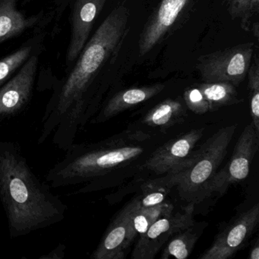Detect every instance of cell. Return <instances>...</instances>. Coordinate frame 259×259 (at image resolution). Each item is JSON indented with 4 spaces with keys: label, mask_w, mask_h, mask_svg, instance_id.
<instances>
[{
    "label": "cell",
    "mask_w": 259,
    "mask_h": 259,
    "mask_svg": "<svg viewBox=\"0 0 259 259\" xmlns=\"http://www.w3.org/2000/svg\"><path fill=\"white\" fill-rule=\"evenodd\" d=\"M127 7L115 8L100 25L61 89L50 101L41 119L39 145L51 139L66 151L96 110L90 89L95 77L109 60L113 61L130 31Z\"/></svg>",
    "instance_id": "cell-1"
},
{
    "label": "cell",
    "mask_w": 259,
    "mask_h": 259,
    "mask_svg": "<svg viewBox=\"0 0 259 259\" xmlns=\"http://www.w3.org/2000/svg\"><path fill=\"white\" fill-rule=\"evenodd\" d=\"M0 201L11 239L59 224L68 206L40 181L19 144L0 140Z\"/></svg>",
    "instance_id": "cell-2"
},
{
    "label": "cell",
    "mask_w": 259,
    "mask_h": 259,
    "mask_svg": "<svg viewBox=\"0 0 259 259\" xmlns=\"http://www.w3.org/2000/svg\"><path fill=\"white\" fill-rule=\"evenodd\" d=\"M148 137L145 134L134 135L125 139L114 138L98 143H73L65 151L63 158L47 172L46 183L51 188L70 187L86 183L91 184L113 169L138 158L143 153L144 148L130 143L145 140Z\"/></svg>",
    "instance_id": "cell-3"
},
{
    "label": "cell",
    "mask_w": 259,
    "mask_h": 259,
    "mask_svg": "<svg viewBox=\"0 0 259 259\" xmlns=\"http://www.w3.org/2000/svg\"><path fill=\"white\" fill-rule=\"evenodd\" d=\"M236 130V125H231L218 130L196 151L192 163L179 172L176 185L185 199L198 201L204 198V192L224 160Z\"/></svg>",
    "instance_id": "cell-4"
},
{
    "label": "cell",
    "mask_w": 259,
    "mask_h": 259,
    "mask_svg": "<svg viewBox=\"0 0 259 259\" xmlns=\"http://www.w3.org/2000/svg\"><path fill=\"white\" fill-rule=\"evenodd\" d=\"M255 51L254 43L216 51L198 59L197 70L204 82H228L238 86L247 76Z\"/></svg>",
    "instance_id": "cell-5"
},
{
    "label": "cell",
    "mask_w": 259,
    "mask_h": 259,
    "mask_svg": "<svg viewBox=\"0 0 259 259\" xmlns=\"http://www.w3.org/2000/svg\"><path fill=\"white\" fill-rule=\"evenodd\" d=\"M258 147L259 134L251 122L245 125L239 136L230 162L210 180L204 198L212 194L223 195L231 185L246 179Z\"/></svg>",
    "instance_id": "cell-6"
},
{
    "label": "cell",
    "mask_w": 259,
    "mask_h": 259,
    "mask_svg": "<svg viewBox=\"0 0 259 259\" xmlns=\"http://www.w3.org/2000/svg\"><path fill=\"white\" fill-rule=\"evenodd\" d=\"M194 204L183 210L166 213L155 221L139 236L133 251V259H153L175 233L193 224Z\"/></svg>",
    "instance_id": "cell-7"
},
{
    "label": "cell",
    "mask_w": 259,
    "mask_h": 259,
    "mask_svg": "<svg viewBox=\"0 0 259 259\" xmlns=\"http://www.w3.org/2000/svg\"><path fill=\"white\" fill-rule=\"evenodd\" d=\"M204 128L192 130L157 148L145 161V166L157 175L184 169L193 161V150L202 137Z\"/></svg>",
    "instance_id": "cell-8"
},
{
    "label": "cell",
    "mask_w": 259,
    "mask_h": 259,
    "mask_svg": "<svg viewBox=\"0 0 259 259\" xmlns=\"http://www.w3.org/2000/svg\"><path fill=\"white\" fill-rule=\"evenodd\" d=\"M259 222V205L254 204L241 213L230 225L220 232L208 249L199 259H228L243 248Z\"/></svg>",
    "instance_id": "cell-9"
},
{
    "label": "cell",
    "mask_w": 259,
    "mask_h": 259,
    "mask_svg": "<svg viewBox=\"0 0 259 259\" xmlns=\"http://www.w3.org/2000/svg\"><path fill=\"white\" fill-rule=\"evenodd\" d=\"M38 58L33 56L5 85L0 89V119L13 117L26 107L31 98Z\"/></svg>",
    "instance_id": "cell-10"
},
{
    "label": "cell",
    "mask_w": 259,
    "mask_h": 259,
    "mask_svg": "<svg viewBox=\"0 0 259 259\" xmlns=\"http://www.w3.org/2000/svg\"><path fill=\"white\" fill-rule=\"evenodd\" d=\"M192 0H162L145 25L139 41V55L149 53L169 32Z\"/></svg>",
    "instance_id": "cell-11"
},
{
    "label": "cell",
    "mask_w": 259,
    "mask_h": 259,
    "mask_svg": "<svg viewBox=\"0 0 259 259\" xmlns=\"http://www.w3.org/2000/svg\"><path fill=\"white\" fill-rule=\"evenodd\" d=\"M139 197L128 203L110 224L101 242L93 251V259H123L132 242L128 239V227L132 213Z\"/></svg>",
    "instance_id": "cell-12"
},
{
    "label": "cell",
    "mask_w": 259,
    "mask_h": 259,
    "mask_svg": "<svg viewBox=\"0 0 259 259\" xmlns=\"http://www.w3.org/2000/svg\"><path fill=\"white\" fill-rule=\"evenodd\" d=\"M107 0H76L72 17V33L67 60L72 62L81 54L98 15Z\"/></svg>",
    "instance_id": "cell-13"
},
{
    "label": "cell",
    "mask_w": 259,
    "mask_h": 259,
    "mask_svg": "<svg viewBox=\"0 0 259 259\" xmlns=\"http://www.w3.org/2000/svg\"><path fill=\"white\" fill-rule=\"evenodd\" d=\"M165 89L164 84L133 88L116 94L104 106L99 114L92 120V123L105 122L119 113L145 102L160 94Z\"/></svg>",
    "instance_id": "cell-14"
},
{
    "label": "cell",
    "mask_w": 259,
    "mask_h": 259,
    "mask_svg": "<svg viewBox=\"0 0 259 259\" xmlns=\"http://www.w3.org/2000/svg\"><path fill=\"white\" fill-rule=\"evenodd\" d=\"M186 116V109L180 101L166 99L151 109L143 122L148 126L167 128L184 122Z\"/></svg>",
    "instance_id": "cell-15"
},
{
    "label": "cell",
    "mask_w": 259,
    "mask_h": 259,
    "mask_svg": "<svg viewBox=\"0 0 259 259\" xmlns=\"http://www.w3.org/2000/svg\"><path fill=\"white\" fill-rule=\"evenodd\" d=\"M204 228L203 224L195 225L194 223L184 230L175 233L163 250L161 258L185 259L189 257Z\"/></svg>",
    "instance_id": "cell-16"
},
{
    "label": "cell",
    "mask_w": 259,
    "mask_h": 259,
    "mask_svg": "<svg viewBox=\"0 0 259 259\" xmlns=\"http://www.w3.org/2000/svg\"><path fill=\"white\" fill-rule=\"evenodd\" d=\"M174 210V206L168 203H161L149 207H139V201L132 213L128 227V239L133 242L137 236L145 233L159 218Z\"/></svg>",
    "instance_id": "cell-17"
},
{
    "label": "cell",
    "mask_w": 259,
    "mask_h": 259,
    "mask_svg": "<svg viewBox=\"0 0 259 259\" xmlns=\"http://www.w3.org/2000/svg\"><path fill=\"white\" fill-rule=\"evenodd\" d=\"M17 0H0V43L22 33L31 22L16 10Z\"/></svg>",
    "instance_id": "cell-18"
},
{
    "label": "cell",
    "mask_w": 259,
    "mask_h": 259,
    "mask_svg": "<svg viewBox=\"0 0 259 259\" xmlns=\"http://www.w3.org/2000/svg\"><path fill=\"white\" fill-rule=\"evenodd\" d=\"M209 104V111L213 112L225 106L242 102L238 98L236 86L228 82H204L198 84Z\"/></svg>",
    "instance_id": "cell-19"
},
{
    "label": "cell",
    "mask_w": 259,
    "mask_h": 259,
    "mask_svg": "<svg viewBox=\"0 0 259 259\" xmlns=\"http://www.w3.org/2000/svg\"><path fill=\"white\" fill-rule=\"evenodd\" d=\"M248 79V89L251 93V115L253 125L259 134V64L255 59L254 64L250 66L247 73Z\"/></svg>",
    "instance_id": "cell-20"
},
{
    "label": "cell",
    "mask_w": 259,
    "mask_h": 259,
    "mask_svg": "<svg viewBox=\"0 0 259 259\" xmlns=\"http://www.w3.org/2000/svg\"><path fill=\"white\" fill-rule=\"evenodd\" d=\"M31 48H24L0 60V85L28 58Z\"/></svg>",
    "instance_id": "cell-21"
},
{
    "label": "cell",
    "mask_w": 259,
    "mask_h": 259,
    "mask_svg": "<svg viewBox=\"0 0 259 259\" xmlns=\"http://www.w3.org/2000/svg\"><path fill=\"white\" fill-rule=\"evenodd\" d=\"M184 101L188 108L196 113L204 114L209 112V104L198 87H192L185 91Z\"/></svg>",
    "instance_id": "cell-22"
},
{
    "label": "cell",
    "mask_w": 259,
    "mask_h": 259,
    "mask_svg": "<svg viewBox=\"0 0 259 259\" xmlns=\"http://www.w3.org/2000/svg\"><path fill=\"white\" fill-rule=\"evenodd\" d=\"M251 0H230L229 3V13L232 19L242 18L248 10Z\"/></svg>",
    "instance_id": "cell-23"
},
{
    "label": "cell",
    "mask_w": 259,
    "mask_h": 259,
    "mask_svg": "<svg viewBox=\"0 0 259 259\" xmlns=\"http://www.w3.org/2000/svg\"><path fill=\"white\" fill-rule=\"evenodd\" d=\"M66 254V245L63 244H60L57 245V248L48 254H44V255L39 257L40 259H62L65 257Z\"/></svg>",
    "instance_id": "cell-24"
},
{
    "label": "cell",
    "mask_w": 259,
    "mask_h": 259,
    "mask_svg": "<svg viewBox=\"0 0 259 259\" xmlns=\"http://www.w3.org/2000/svg\"><path fill=\"white\" fill-rule=\"evenodd\" d=\"M250 259H259V245L256 242L255 245L253 246L252 249L250 251Z\"/></svg>",
    "instance_id": "cell-25"
},
{
    "label": "cell",
    "mask_w": 259,
    "mask_h": 259,
    "mask_svg": "<svg viewBox=\"0 0 259 259\" xmlns=\"http://www.w3.org/2000/svg\"><path fill=\"white\" fill-rule=\"evenodd\" d=\"M253 33L254 34V36H255L256 38H258L259 37V25L258 22H255V23L253 25Z\"/></svg>",
    "instance_id": "cell-26"
},
{
    "label": "cell",
    "mask_w": 259,
    "mask_h": 259,
    "mask_svg": "<svg viewBox=\"0 0 259 259\" xmlns=\"http://www.w3.org/2000/svg\"><path fill=\"white\" fill-rule=\"evenodd\" d=\"M225 1L226 2H227L229 4V3H230V0H225Z\"/></svg>",
    "instance_id": "cell-27"
}]
</instances>
